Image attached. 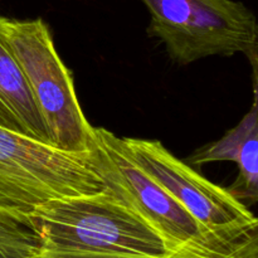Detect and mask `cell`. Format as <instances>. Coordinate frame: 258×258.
<instances>
[{
  "label": "cell",
  "mask_w": 258,
  "mask_h": 258,
  "mask_svg": "<svg viewBox=\"0 0 258 258\" xmlns=\"http://www.w3.org/2000/svg\"><path fill=\"white\" fill-rule=\"evenodd\" d=\"M38 258H170L176 249L143 216L105 189L49 201L32 213Z\"/></svg>",
  "instance_id": "cell-1"
},
{
  "label": "cell",
  "mask_w": 258,
  "mask_h": 258,
  "mask_svg": "<svg viewBox=\"0 0 258 258\" xmlns=\"http://www.w3.org/2000/svg\"><path fill=\"white\" fill-rule=\"evenodd\" d=\"M0 30L27 80L50 145L70 154H87L93 126L82 112L73 77L55 49L47 23L42 18L0 14Z\"/></svg>",
  "instance_id": "cell-2"
},
{
  "label": "cell",
  "mask_w": 258,
  "mask_h": 258,
  "mask_svg": "<svg viewBox=\"0 0 258 258\" xmlns=\"http://www.w3.org/2000/svg\"><path fill=\"white\" fill-rule=\"evenodd\" d=\"M150 14L149 37L180 66L242 53L257 72V19L236 0H140Z\"/></svg>",
  "instance_id": "cell-3"
},
{
  "label": "cell",
  "mask_w": 258,
  "mask_h": 258,
  "mask_svg": "<svg viewBox=\"0 0 258 258\" xmlns=\"http://www.w3.org/2000/svg\"><path fill=\"white\" fill-rule=\"evenodd\" d=\"M105 190L87 154H70L0 126V211L30 217L49 201Z\"/></svg>",
  "instance_id": "cell-4"
},
{
  "label": "cell",
  "mask_w": 258,
  "mask_h": 258,
  "mask_svg": "<svg viewBox=\"0 0 258 258\" xmlns=\"http://www.w3.org/2000/svg\"><path fill=\"white\" fill-rule=\"evenodd\" d=\"M88 160L105 189L143 216L174 248H241L258 243V239L227 241L204 228L133 160L121 138L107 128L93 127Z\"/></svg>",
  "instance_id": "cell-5"
},
{
  "label": "cell",
  "mask_w": 258,
  "mask_h": 258,
  "mask_svg": "<svg viewBox=\"0 0 258 258\" xmlns=\"http://www.w3.org/2000/svg\"><path fill=\"white\" fill-rule=\"evenodd\" d=\"M133 160L204 228L231 242L258 239V221L227 188L212 183L160 141L121 138Z\"/></svg>",
  "instance_id": "cell-6"
},
{
  "label": "cell",
  "mask_w": 258,
  "mask_h": 258,
  "mask_svg": "<svg viewBox=\"0 0 258 258\" xmlns=\"http://www.w3.org/2000/svg\"><path fill=\"white\" fill-rule=\"evenodd\" d=\"M258 107L257 88L254 86V100L252 108L241 122L218 141L208 144L194 151L189 163L201 166L213 161H233L238 166L237 180L229 188V193L248 207L258 199Z\"/></svg>",
  "instance_id": "cell-7"
},
{
  "label": "cell",
  "mask_w": 258,
  "mask_h": 258,
  "mask_svg": "<svg viewBox=\"0 0 258 258\" xmlns=\"http://www.w3.org/2000/svg\"><path fill=\"white\" fill-rule=\"evenodd\" d=\"M2 14V13H0ZM0 126L49 144L27 80L0 30ZM50 145V144H49Z\"/></svg>",
  "instance_id": "cell-8"
},
{
  "label": "cell",
  "mask_w": 258,
  "mask_h": 258,
  "mask_svg": "<svg viewBox=\"0 0 258 258\" xmlns=\"http://www.w3.org/2000/svg\"><path fill=\"white\" fill-rule=\"evenodd\" d=\"M39 236L32 216L0 211V258H38Z\"/></svg>",
  "instance_id": "cell-9"
},
{
  "label": "cell",
  "mask_w": 258,
  "mask_h": 258,
  "mask_svg": "<svg viewBox=\"0 0 258 258\" xmlns=\"http://www.w3.org/2000/svg\"><path fill=\"white\" fill-rule=\"evenodd\" d=\"M258 251V243L242 248H186L170 258H246Z\"/></svg>",
  "instance_id": "cell-10"
},
{
  "label": "cell",
  "mask_w": 258,
  "mask_h": 258,
  "mask_svg": "<svg viewBox=\"0 0 258 258\" xmlns=\"http://www.w3.org/2000/svg\"><path fill=\"white\" fill-rule=\"evenodd\" d=\"M246 258H258V251L256 252H252L251 254H248Z\"/></svg>",
  "instance_id": "cell-11"
}]
</instances>
